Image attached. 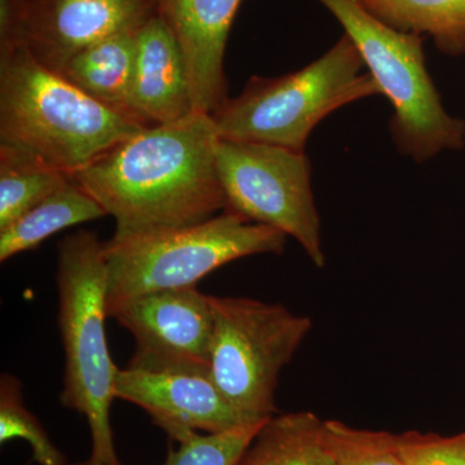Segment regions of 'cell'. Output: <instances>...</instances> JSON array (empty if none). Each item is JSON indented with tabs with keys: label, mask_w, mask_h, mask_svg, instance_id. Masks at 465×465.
I'll use <instances>...</instances> for the list:
<instances>
[{
	"label": "cell",
	"mask_w": 465,
	"mask_h": 465,
	"mask_svg": "<svg viewBox=\"0 0 465 465\" xmlns=\"http://www.w3.org/2000/svg\"><path fill=\"white\" fill-rule=\"evenodd\" d=\"M210 114L150 125L72 179L115 222L114 235L200 224L226 206Z\"/></svg>",
	"instance_id": "obj_1"
},
{
	"label": "cell",
	"mask_w": 465,
	"mask_h": 465,
	"mask_svg": "<svg viewBox=\"0 0 465 465\" xmlns=\"http://www.w3.org/2000/svg\"><path fill=\"white\" fill-rule=\"evenodd\" d=\"M146 127L92 99L24 45H0V142L73 176Z\"/></svg>",
	"instance_id": "obj_2"
},
{
	"label": "cell",
	"mask_w": 465,
	"mask_h": 465,
	"mask_svg": "<svg viewBox=\"0 0 465 465\" xmlns=\"http://www.w3.org/2000/svg\"><path fill=\"white\" fill-rule=\"evenodd\" d=\"M58 327L65 354L60 401L84 416L92 439L84 465H122L113 437L112 411L118 367L105 333L108 265L105 242L78 231L57 247Z\"/></svg>",
	"instance_id": "obj_3"
},
{
	"label": "cell",
	"mask_w": 465,
	"mask_h": 465,
	"mask_svg": "<svg viewBox=\"0 0 465 465\" xmlns=\"http://www.w3.org/2000/svg\"><path fill=\"white\" fill-rule=\"evenodd\" d=\"M381 94L356 45L342 34L335 45L298 72L260 78L211 114L217 136L305 153L309 136L335 110Z\"/></svg>",
	"instance_id": "obj_4"
},
{
	"label": "cell",
	"mask_w": 465,
	"mask_h": 465,
	"mask_svg": "<svg viewBox=\"0 0 465 465\" xmlns=\"http://www.w3.org/2000/svg\"><path fill=\"white\" fill-rule=\"evenodd\" d=\"M287 235L237 213H224L200 224L131 235L105 242L108 317L139 296L195 287L228 262L282 253Z\"/></svg>",
	"instance_id": "obj_5"
},
{
	"label": "cell",
	"mask_w": 465,
	"mask_h": 465,
	"mask_svg": "<svg viewBox=\"0 0 465 465\" xmlns=\"http://www.w3.org/2000/svg\"><path fill=\"white\" fill-rule=\"evenodd\" d=\"M356 45L394 114L390 130L403 157L424 163L463 148L465 124L449 114L425 65L424 38L381 23L357 0H316Z\"/></svg>",
	"instance_id": "obj_6"
},
{
	"label": "cell",
	"mask_w": 465,
	"mask_h": 465,
	"mask_svg": "<svg viewBox=\"0 0 465 465\" xmlns=\"http://www.w3.org/2000/svg\"><path fill=\"white\" fill-rule=\"evenodd\" d=\"M210 302L208 374L242 415L252 420L272 418L277 412L278 378L311 332V318L256 299L210 296Z\"/></svg>",
	"instance_id": "obj_7"
},
{
	"label": "cell",
	"mask_w": 465,
	"mask_h": 465,
	"mask_svg": "<svg viewBox=\"0 0 465 465\" xmlns=\"http://www.w3.org/2000/svg\"><path fill=\"white\" fill-rule=\"evenodd\" d=\"M216 168L225 211L284 232L323 268L326 256L307 153L219 139Z\"/></svg>",
	"instance_id": "obj_8"
},
{
	"label": "cell",
	"mask_w": 465,
	"mask_h": 465,
	"mask_svg": "<svg viewBox=\"0 0 465 465\" xmlns=\"http://www.w3.org/2000/svg\"><path fill=\"white\" fill-rule=\"evenodd\" d=\"M157 14L155 0H0V45H24L58 74L79 52Z\"/></svg>",
	"instance_id": "obj_9"
},
{
	"label": "cell",
	"mask_w": 465,
	"mask_h": 465,
	"mask_svg": "<svg viewBox=\"0 0 465 465\" xmlns=\"http://www.w3.org/2000/svg\"><path fill=\"white\" fill-rule=\"evenodd\" d=\"M112 318L136 341L128 365L208 371L213 314L210 296L197 287L146 293L124 302Z\"/></svg>",
	"instance_id": "obj_10"
},
{
	"label": "cell",
	"mask_w": 465,
	"mask_h": 465,
	"mask_svg": "<svg viewBox=\"0 0 465 465\" xmlns=\"http://www.w3.org/2000/svg\"><path fill=\"white\" fill-rule=\"evenodd\" d=\"M114 391L115 399L142 407L177 443L259 421L237 411L204 370L127 365L116 371Z\"/></svg>",
	"instance_id": "obj_11"
},
{
	"label": "cell",
	"mask_w": 465,
	"mask_h": 465,
	"mask_svg": "<svg viewBox=\"0 0 465 465\" xmlns=\"http://www.w3.org/2000/svg\"><path fill=\"white\" fill-rule=\"evenodd\" d=\"M188 70L193 108L213 114L226 100V42L242 0H155Z\"/></svg>",
	"instance_id": "obj_12"
},
{
	"label": "cell",
	"mask_w": 465,
	"mask_h": 465,
	"mask_svg": "<svg viewBox=\"0 0 465 465\" xmlns=\"http://www.w3.org/2000/svg\"><path fill=\"white\" fill-rule=\"evenodd\" d=\"M128 110L145 125L174 124L195 113L182 48L158 14L134 34Z\"/></svg>",
	"instance_id": "obj_13"
},
{
	"label": "cell",
	"mask_w": 465,
	"mask_h": 465,
	"mask_svg": "<svg viewBox=\"0 0 465 465\" xmlns=\"http://www.w3.org/2000/svg\"><path fill=\"white\" fill-rule=\"evenodd\" d=\"M134 34L119 33L94 43L70 58L58 74L92 99L133 115L128 110V94L133 78Z\"/></svg>",
	"instance_id": "obj_14"
},
{
	"label": "cell",
	"mask_w": 465,
	"mask_h": 465,
	"mask_svg": "<svg viewBox=\"0 0 465 465\" xmlns=\"http://www.w3.org/2000/svg\"><path fill=\"white\" fill-rule=\"evenodd\" d=\"M105 216V210L70 177L41 203L0 232V262L35 249L64 229Z\"/></svg>",
	"instance_id": "obj_15"
},
{
	"label": "cell",
	"mask_w": 465,
	"mask_h": 465,
	"mask_svg": "<svg viewBox=\"0 0 465 465\" xmlns=\"http://www.w3.org/2000/svg\"><path fill=\"white\" fill-rule=\"evenodd\" d=\"M237 465H335L324 421L313 412L273 415Z\"/></svg>",
	"instance_id": "obj_16"
},
{
	"label": "cell",
	"mask_w": 465,
	"mask_h": 465,
	"mask_svg": "<svg viewBox=\"0 0 465 465\" xmlns=\"http://www.w3.org/2000/svg\"><path fill=\"white\" fill-rule=\"evenodd\" d=\"M402 33L428 35L443 54H465V0H357Z\"/></svg>",
	"instance_id": "obj_17"
},
{
	"label": "cell",
	"mask_w": 465,
	"mask_h": 465,
	"mask_svg": "<svg viewBox=\"0 0 465 465\" xmlns=\"http://www.w3.org/2000/svg\"><path fill=\"white\" fill-rule=\"evenodd\" d=\"M70 177L29 150L0 142V232L41 203Z\"/></svg>",
	"instance_id": "obj_18"
},
{
	"label": "cell",
	"mask_w": 465,
	"mask_h": 465,
	"mask_svg": "<svg viewBox=\"0 0 465 465\" xmlns=\"http://www.w3.org/2000/svg\"><path fill=\"white\" fill-rule=\"evenodd\" d=\"M21 382L16 376L0 378V442L25 440L39 465H65V455L52 442L41 421L24 405Z\"/></svg>",
	"instance_id": "obj_19"
},
{
	"label": "cell",
	"mask_w": 465,
	"mask_h": 465,
	"mask_svg": "<svg viewBox=\"0 0 465 465\" xmlns=\"http://www.w3.org/2000/svg\"><path fill=\"white\" fill-rule=\"evenodd\" d=\"M266 420L238 425L225 432L192 434L179 442V448L168 450L163 465H237Z\"/></svg>",
	"instance_id": "obj_20"
},
{
	"label": "cell",
	"mask_w": 465,
	"mask_h": 465,
	"mask_svg": "<svg viewBox=\"0 0 465 465\" xmlns=\"http://www.w3.org/2000/svg\"><path fill=\"white\" fill-rule=\"evenodd\" d=\"M335 465H405L399 436L356 430L338 420L324 421Z\"/></svg>",
	"instance_id": "obj_21"
},
{
	"label": "cell",
	"mask_w": 465,
	"mask_h": 465,
	"mask_svg": "<svg viewBox=\"0 0 465 465\" xmlns=\"http://www.w3.org/2000/svg\"><path fill=\"white\" fill-rule=\"evenodd\" d=\"M399 448L405 465H465V432L451 437L400 434Z\"/></svg>",
	"instance_id": "obj_22"
},
{
	"label": "cell",
	"mask_w": 465,
	"mask_h": 465,
	"mask_svg": "<svg viewBox=\"0 0 465 465\" xmlns=\"http://www.w3.org/2000/svg\"><path fill=\"white\" fill-rule=\"evenodd\" d=\"M65 465H84V464H65Z\"/></svg>",
	"instance_id": "obj_23"
}]
</instances>
